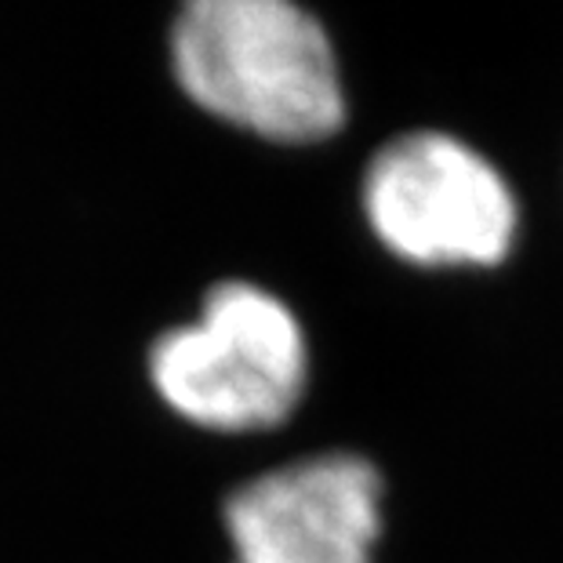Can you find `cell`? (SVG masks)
Returning a JSON list of instances; mask_svg holds the SVG:
<instances>
[{
    "label": "cell",
    "instance_id": "obj_2",
    "mask_svg": "<svg viewBox=\"0 0 563 563\" xmlns=\"http://www.w3.org/2000/svg\"><path fill=\"white\" fill-rule=\"evenodd\" d=\"M161 400L186 422L251 433L280 426L306 393L302 323L255 284H219L189 328L167 331L150 353Z\"/></svg>",
    "mask_w": 563,
    "mask_h": 563
},
{
    "label": "cell",
    "instance_id": "obj_4",
    "mask_svg": "<svg viewBox=\"0 0 563 563\" xmlns=\"http://www.w3.org/2000/svg\"><path fill=\"white\" fill-rule=\"evenodd\" d=\"M225 527L236 563H371L382 481L356 454H320L244 484Z\"/></svg>",
    "mask_w": 563,
    "mask_h": 563
},
{
    "label": "cell",
    "instance_id": "obj_1",
    "mask_svg": "<svg viewBox=\"0 0 563 563\" xmlns=\"http://www.w3.org/2000/svg\"><path fill=\"white\" fill-rule=\"evenodd\" d=\"M175 80L200 110L269 142H320L345 124L331 37L295 0H183Z\"/></svg>",
    "mask_w": 563,
    "mask_h": 563
},
{
    "label": "cell",
    "instance_id": "obj_3",
    "mask_svg": "<svg viewBox=\"0 0 563 563\" xmlns=\"http://www.w3.org/2000/svg\"><path fill=\"white\" fill-rule=\"evenodd\" d=\"M371 230L415 266H495L517 236V200L487 157L443 131H411L364 175Z\"/></svg>",
    "mask_w": 563,
    "mask_h": 563
}]
</instances>
